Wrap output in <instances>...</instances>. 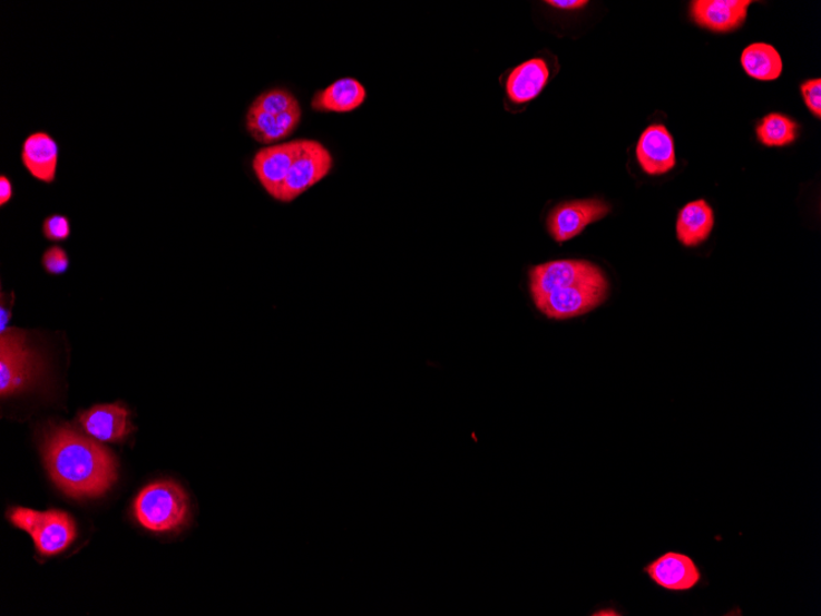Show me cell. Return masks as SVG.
<instances>
[{
	"instance_id": "cell-23",
	"label": "cell",
	"mask_w": 821,
	"mask_h": 616,
	"mask_svg": "<svg viewBox=\"0 0 821 616\" xmlns=\"http://www.w3.org/2000/svg\"><path fill=\"white\" fill-rule=\"evenodd\" d=\"M42 233L47 241L65 242L71 233L70 221L62 215L47 217L42 224Z\"/></svg>"
},
{
	"instance_id": "cell-16",
	"label": "cell",
	"mask_w": 821,
	"mask_h": 616,
	"mask_svg": "<svg viewBox=\"0 0 821 616\" xmlns=\"http://www.w3.org/2000/svg\"><path fill=\"white\" fill-rule=\"evenodd\" d=\"M550 78V70L541 58H534L511 70L507 79L508 98L516 104L537 98Z\"/></svg>"
},
{
	"instance_id": "cell-9",
	"label": "cell",
	"mask_w": 821,
	"mask_h": 616,
	"mask_svg": "<svg viewBox=\"0 0 821 616\" xmlns=\"http://www.w3.org/2000/svg\"><path fill=\"white\" fill-rule=\"evenodd\" d=\"M610 213V206L602 199H579L557 206L547 218V228L557 243L576 238L588 225L599 222Z\"/></svg>"
},
{
	"instance_id": "cell-8",
	"label": "cell",
	"mask_w": 821,
	"mask_h": 616,
	"mask_svg": "<svg viewBox=\"0 0 821 616\" xmlns=\"http://www.w3.org/2000/svg\"><path fill=\"white\" fill-rule=\"evenodd\" d=\"M654 585L672 594H686L702 583V573L692 556L666 551L644 567Z\"/></svg>"
},
{
	"instance_id": "cell-21",
	"label": "cell",
	"mask_w": 821,
	"mask_h": 616,
	"mask_svg": "<svg viewBox=\"0 0 821 616\" xmlns=\"http://www.w3.org/2000/svg\"><path fill=\"white\" fill-rule=\"evenodd\" d=\"M300 108V102H297L292 92L282 88H275L258 95L253 104L250 105L248 110L281 115Z\"/></svg>"
},
{
	"instance_id": "cell-26",
	"label": "cell",
	"mask_w": 821,
	"mask_h": 616,
	"mask_svg": "<svg viewBox=\"0 0 821 616\" xmlns=\"http://www.w3.org/2000/svg\"><path fill=\"white\" fill-rule=\"evenodd\" d=\"M13 194V184H11L9 177L6 175L0 176V206L4 207L9 204Z\"/></svg>"
},
{
	"instance_id": "cell-14",
	"label": "cell",
	"mask_w": 821,
	"mask_h": 616,
	"mask_svg": "<svg viewBox=\"0 0 821 616\" xmlns=\"http://www.w3.org/2000/svg\"><path fill=\"white\" fill-rule=\"evenodd\" d=\"M58 159L59 147L50 134L33 133L23 140L21 162L36 180L52 184L57 176Z\"/></svg>"
},
{
	"instance_id": "cell-3",
	"label": "cell",
	"mask_w": 821,
	"mask_h": 616,
	"mask_svg": "<svg viewBox=\"0 0 821 616\" xmlns=\"http://www.w3.org/2000/svg\"><path fill=\"white\" fill-rule=\"evenodd\" d=\"M8 518L13 526L26 530L42 556L63 553L77 538L75 519L62 511L39 512L30 508H11Z\"/></svg>"
},
{
	"instance_id": "cell-10",
	"label": "cell",
	"mask_w": 821,
	"mask_h": 616,
	"mask_svg": "<svg viewBox=\"0 0 821 616\" xmlns=\"http://www.w3.org/2000/svg\"><path fill=\"white\" fill-rule=\"evenodd\" d=\"M301 139L260 149L253 159V169L261 186L276 201L292 165L300 153Z\"/></svg>"
},
{
	"instance_id": "cell-13",
	"label": "cell",
	"mask_w": 821,
	"mask_h": 616,
	"mask_svg": "<svg viewBox=\"0 0 821 616\" xmlns=\"http://www.w3.org/2000/svg\"><path fill=\"white\" fill-rule=\"evenodd\" d=\"M636 157L648 175L669 173L676 165L674 139L663 125H652L639 137Z\"/></svg>"
},
{
	"instance_id": "cell-19",
	"label": "cell",
	"mask_w": 821,
	"mask_h": 616,
	"mask_svg": "<svg viewBox=\"0 0 821 616\" xmlns=\"http://www.w3.org/2000/svg\"><path fill=\"white\" fill-rule=\"evenodd\" d=\"M741 62L749 77L763 81L776 80L783 69L782 58L775 47L763 42L747 46Z\"/></svg>"
},
{
	"instance_id": "cell-18",
	"label": "cell",
	"mask_w": 821,
	"mask_h": 616,
	"mask_svg": "<svg viewBox=\"0 0 821 616\" xmlns=\"http://www.w3.org/2000/svg\"><path fill=\"white\" fill-rule=\"evenodd\" d=\"M715 225V215L705 199L687 204L677 216L676 235L688 247L705 243Z\"/></svg>"
},
{
	"instance_id": "cell-6",
	"label": "cell",
	"mask_w": 821,
	"mask_h": 616,
	"mask_svg": "<svg viewBox=\"0 0 821 616\" xmlns=\"http://www.w3.org/2000/svg\"><path fill=\"white\" fill-rule=\"evenodd\" d=\"M602 281H606L602 270L583 260H558L534 267L530 272L534 302L555 291Z\"/></svg>"
},
{
	"instance_id": "cell-17",
	"label": "cell",
	"mask_w": 821,
	"mask_h": 616,
	"mask_svg": "<svg viewBox=\"0 0 821 616\" xmlns=\"http://www.w3.org/2000/svg\"><path fill=\"white\" fill-rule=\"evenodd\" d=\"M366 92L359 80L340 79L323 91H319L312 108L320 113H351L364 102Z\"/></svg>"
},
{
	"instance_id": "cell-2",
	"label": "cell",
	"mask_w": 821,
	"mask_h": 616,
	"mask_svg": "<svg viewBox=\"0 0 821 616\" xmlns=\"http://www.w3.org/2000/svg\"><path fill=\"white\" fill-rule=\"evenodd\" d=\"M135 515L138 524L150 531L175 530L187 522L188 496L175 481L150 483L137 496Z\"/></svg>"
},
{
	"instance_id": "cell-4",
	"label": "cell",
	"mask_w": 821,
	"mask_h": 616,
	"mask_svg": "<svg viewBox=\"0 0 821 616\" xmlns=\"http://www.w3.org/2000/svg\"><path fill=\"white\" fill-rule=\"evenodd\" d=\"M38 359L28 346L27 335L17 327L0 334V395L20 392L32 381Z\"/></svg>"
},
{
	"instance_id": "cell-12",
	"label": "cell",
	"mask_w": 821,
	"mask_h": 616,
	"mask_svg": "<svg viewBox=\"0 0 821 616\" xmlns=\"http://www.w3.org/2000/svg\"><path fill=\"white\" fill-rule=\"evenodd\" d=\"M81 428L100 442H121L135 428L126 408L117 404L98 405L79 414Z\"/></svg>"
},
{
	"instance_id": "cell-7",
	"label": "cell",
	"mask_w": 821,
	"mask_h": 616,
	"mask_svg": "<svg viewBox=\"0 0 821 616\" xmlns=\"http://www.w3.org/2000/svg\"><path fill=\"white\" fill-rule=\"evenodd\" d=\"M608 281L578 284L547 294L535 305L550 319L565 320L587 314L608 297Z\"/></svg>"
},
{
	"instance_id": "cell-27",
	"label": "cell",
	"mask_w": 821,
	"mask_h": 616,
	"mask_svg": "<svg viewBox=\"0 0 821 616\" xmlns=\"http://www.w3.org/2000/svg\"><path fill=\"white\" fill-rule=\"evenodd\" d=\"M546 4L559 9H579L586 7L588 2L587 0H550V2H546Z\"/></svg>"
},
{
	"instance_id": "cell-25",
	"label": "cell",
	"mask_w": 821,
	"mask_h": 616,
	"mask_svg": "<svg viewBox=\"0 0 821 616\" xmlns=\"http://www.w3.org/2000/svg\"><path fill=\"white\" fill-rule=\"evenodd\" d=\"M13 303L14 294L11 295L10 300H6L4 294H2V304H0V334L4 333V331L8 329L11 317V307H13Z\"/></svg>"
},
{
	"instance_id": "cell-11",
	"label": "cell",
	"mask_w": 821,
	"mask_h": 616,
	"mask_svg": "<svg viewBox=\"0 0 821 616\" xmlns=\"http://www.w3.org/2000/svg\"><path fill=\"white\" fill-rule=\"evenodd\" d=\"M751 0H695L690 16L698 27L713 32H731L746 20Z\"/></svg>"
},
{
	"instance_id": "cell-5",
	"label": "cell",
	"mask_w": 821,
	"mask_h": 616,
	"mask_svg": "<svg viewBox=\"0 0 821 616\" xmlns=\"http://www.w3.org/2000/svg\"><path fill=\"white\" fill-rule=\"evenodd\" d=\"M333 159L330 151L317 140L301 139L300 153L285 177L278 196L280 203L291 204L313 186L325 179Z\"/></svg>"
},
{
	"instance_id": "cell-24",
	"label": "cell",
	"mask_w": 821,
	"mask_h": 616,
	"mask_svg": "<svg viewBox=\"0 0 821 616\" xmlns=\"http://www.w3.org/2000/svg\"><path fill=\"white\" fill-rule=\"evenodd\" d=\"M802 97L807 108L817 117H821V80H807L801 86Z\"/></svg>"
},
{
	"instance_id": "cell-22",
	"label": "cell",
	"mask_w": 821,
	"mask_h": 616,
	"mask_svg": "<svg viewBox=\"0 0 821 616\" xmlns=\"http://www.w3.org/2000/svg\"><path fill=\"white\" fill-rule=\"evenodd\" d=\"M70 260L61 246H51L42 255V266L47 274L59 276L66 274Z\"/></svg>"
},
{
	"instance_id": "cell-15",
	"label": "cell",
	"mask_w": 821,
	"mask_h": 616,
	"mask_svg": "<svg viewBox=\"0 0 821 616\" xmlns=\"http://www.w3.org/2000/svg\"><path fill=\"white\" fill-rule=\"evenodd\" d=\"M301 118V108L281 115L248 110L246 128L258 144L273 145L290 137L300 125Z\"/></svg>"
},
{
	"instance_id": "cell-20",
	"label": "cell",
	"mask_w": 821,
	"mask_h": 616,
	"mask_svg": "<svg viewBox=\"0 0 821 616\" xmlns=\"http://www.w3.org/2000/svg\"><path fill=\"white\" fill-rule=\"evenodd\" d=\"M756 136L766 147L789 146L799 137V125L788 116L773 113L758 125Z\"/></svg>"
},
{
	"instance_id": "cell-1",
	"label": "cell",
	"mask_w": 821,
	"mask_h": 616,
	"mask_svg": "<svg viewBox=\"0 0 821 616\" xmlns=\"http://www.w3.org/2000/svg\"><path fill=\"white\" fill-rule=\"evenodd\" d=\"M41 450L57 488L77 499L99 497L117 480V463L110 450L70 426H50Z\"/></svg>"
}]
</instances>
